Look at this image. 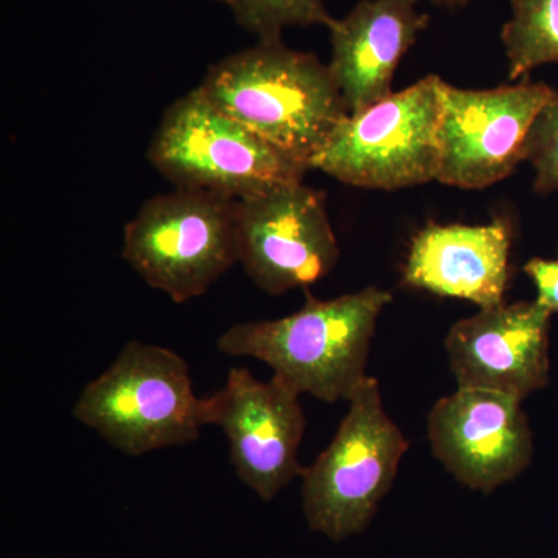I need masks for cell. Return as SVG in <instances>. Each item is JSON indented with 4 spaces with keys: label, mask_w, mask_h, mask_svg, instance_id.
Instances as JSON below:
<instances>
[{
    "label": "cell",
    "mask_w": 558,
    "mask_h": 558,
    "mask_svg": "<svg viewBox=\"0 0 558 558\" xmlns=\"http://www.w3.org/2000/svg\"><path fill=\"white\" fill-rule=\"evenodd\" d=\"M196 89L220 112L310 168L349 113L329 65L281 39L258 40L216 62Z\"/></svg>",
    "instance_id": "6da1fadb"
},
{
    "label": "cell",
    "mask_w": 558,
    "mask_h": 558,
    "mask_svg": "<svg viewBox=\"0 0 558 558\" xmlns=\"http://www.w3.org/2000/svg\"><path fill=\"white\" fill-rule=\"evenodd\" d=\"M391 293L377 288L317 300L289 317L238 323L216 341L231 357H252L299 395L337 402L349 400L366 379L369 344L377 318Z\"/></svg>",
    "instance_id": "7a4b0ae2"
},
{
    "label": "cell",
    "mask_w": 558,
    "mask_h": 558,
    "mask_svg": "<svg viewBox=\"0 0 558 558\" xmlns=\"http://www.w3.org/2000/svg\"><path fill=\"white\" fill-rule=\"evenodd\" d=\"M113 449L130 457L182 447L208 424V399L194 392L185 360L171 349L130 341L72 410Z\"/></svg>",
    "instance_id": "3957f363"
},
{
    "label": "cell",
    "mask_w": 558,
    "mask_h": 558,
    "mask_svg": "<svg viewBox=\"0 0 558 558\" xmlns=\"http://www.w3.org/2000/svg\"><path fill=\"white\" fill-rule=\"evenodd\" d=\"M174 189L244 201L304 182L311 170L193 89L165 110L148 148Z\"/></svg>",
    "instance_id": "277c9868"
},
{
    "label": "cell",
    "mask_w": 558,
    "mask_h": 558,
    "mask_svg": "<svg viewBox=\"0 0 558 558\" xmlns=\"http://www.w3.org/2000/svg\"><path fill=\"white\" fill-rule=\"evenodd\" d=\"M348 402L332 442L304 470L301 486L307 524L336 543L368 526L409 450L376 379L366 377Z\"/></svg>",
    "instance_id": "5b68a950"
},
{
    "label": "cell",
    "mask_w": 558,
    "mask_h": 558,
    "mask_svg": "<svg viewBox=\"0 0 558 558\" xmlns=\"http://www.w3.org/2000/svg\"><path fill=\"white\" fill-rule=\"evenodd\" d=\"M236 204L179 189L150 197L124 227L121 256L174 303L199 299L240 263Z\"/></svg>",
    "instance_id": "8992f818"
},
{
    "label": "cell",
    "mask_w": 558,
    "mask_h": 558,
    "mask_svg": "<svg viewBox=\"0 0 558 558\" xmlns=\"http://www.w3.org/2000/svg\"><path fill=\"white\" fill-rule=\"evenodd\" d=\"M440 84L427 75L409 89L348 113L311 161L359 189L395 191L438 180Z\"/></svg>",
    "instance_id": "52a82bcc"
},
{
    "label": "cell",
    "mask_w": 558,
    "mask_h": 558,
    "mask_svg": "<svg viewBox=\"0 0 558 558\" xmlns=\"http://www.w3.org/2000/svg\"><path fill=\"white\" fill-rule=\"evenodd\" d=\"M557 92L526 78L490 90L440 84L438 182L483 190L509 178L524 160L529 130Z\"/></svg>",
    "instance_id": "ba28073f"
},
{
    "label": "cell",
    "mask_w": 558,
    "mask_h": 558,
    "mask_svg": "<svg viewBox=\"0 0 558 558\" xmlns=\"http://www.w3.org/2000/svg\"><path fill=\"white\" fill-rule=\"evenodd\" d=\"M236 230L240 264L269 295L306 289L339 260L326 194L304 182L238 201Z\"/></svg>",
    "instance_id": "9c48e42d"
},
{
    "label": "cell",
    "mask_w": 558,
    "mask_h": 558,
    "mask_svg": "<svg viewBox=\"0 0 558 558\" xmlns=\"http://www.w3.org/2000/svg\"><path fill=\"white\" fill-rule=\"evenodd\" d=\"M208 399V424L229 440L238 478L263 501H271L303 475L299 449L306 429L300 395L279 380L260 381L245 368H231L226 384Z\"/></svg>",
    "instance_id": "30bf717a"
},
{
    "label": "cell",
    "mask_w": 558,
    "mask_h": 558,
    "mask_svg": "<svg viewBox=\"0 0 558 558\" xmlns=\"http://www.w3.org/2000/svg\"><path fill=\"white\" fill-rule=\"evenodd\" d=\"M428 438L454 478L486 494L519 476L534 451L521 400L490 389L459 388L440 399Z\"/></svg>",
    "instance_id": "8fae6325"
},
{
    "label": "cell",
    "mask_w": 558,
    "mask_h": 558,
    "mask_svg": "<svg viewBox=\"0 0 558 558\" xmlns=\"http://www.w3.org/2000/svg\"><path fill=\"white\" fill-rule=\"evenodd\" d=\"M550 312L499 304L451 326L446 348L459 388L490 389L523 400L549 377Z\"/></svg>",
    "instance_id": "7c38bea8"
},
{
    "label": "cell",
    "mask_w": 558,
    "mask_h": 558,
    "mask_svg": "<svg viewBox=\"0 0 558 558\" xmlns=\"http://www.w3.org/2000/svg\"><path fill=\"white\" fill-rule=\"evenodd\" d=\"M417 0H360L343 20L329 25V69L349 113L388 98L399 62L429 17Z\"/></svg>",
    "instance_id": "4fadbf2b"
},
{
    "label": "cell",
    "mask_w": 558,
    "mask_h": 558,
    "mask_svg": "<svg viewBox=\"0 0 558 558\" xmlns=\"http://www.w3.org/2000/svg\"><path fill=\"white\" fill-rule=\"evenodd\" d=\"M512 229L505 219L487 226L429 222L411 241L403 281L439 296L472 301L481 310L505 303Z\"/></svg>",
    "instance_id": "5bb4252c"
},
{
    "label": "cell",
    "mask_w": 558,
    "mask_h": 558,
    "mask_svg": "<svg viewBox=\"0 0 558 558\" xmlns=\"http://www.w3.org/2000/svg\"><path fill=\"white\" fill-rule=\"evenodd\" d=\"M512 17L501 39L509 80L526 78L538 65L558 62V0H510Z\"/></svg>",
    "instance_id": "9a60e30c"
},
{
    "label": "cell",
    "mask_w": 558,
    "mask_h": 558,
    "mask_svg": "<svg viewBox=\"0 0 558 558\" xmlns=\"http://www.w3.org/2000/svg\"><path fill=\"white\" fill-rule=\"evenodd\" d=\"M230 10L234 21L258 40H279L289 27H329L333 17L325 0H215Z\"/></svg>",
    "instance_id": "2e32d148"
},
{
    "label": "cell",
    "mask_w": 558,
    "mask_h": 558,
    "mask_svg": "<svg viewBox=\"0 0 558 558\" xmlns=\"http://www.w3.org/2000/svg\"><path fill=\"white\" fill-rule=\"evenodd\" d=\"M524 160L534 167V190L538 194L558 190V94L535 117L524 146Z\"/></svg>",
    "instance_id": "e0dca14e"
},
{
    "label": "cell",
    "mask_w": 558,
    "mask_h": 558,
    "mask_svg": "<svg viewBox=\"0 0 558 558\" xmlns=\"http://www.w3.org/2000/svg\"><path fill=\"white\" fill-rule=\"evenodd\" d=\"M524 271L537 288V303L546 311L558 312V259L534 258Z\"/></svg>",
    "instance_id": "ac0fdd59"
},
{
    "label": "cell",
    "mask_w": 558,
    "mask_h": 558,
    "mask_svg": "<svg viewBox=\"0 0 558 558\" xmlns=\"http://www.w3.org/2000/svg\"><path fill=\"white\" fill-rule=\"evenodd\" d=\"M428 2L435 3L439 7H450V9H461V7L468 5L470 0H428Z\"/></svg>",
    "instance_id": "d6986e66"
}]
</instances>
